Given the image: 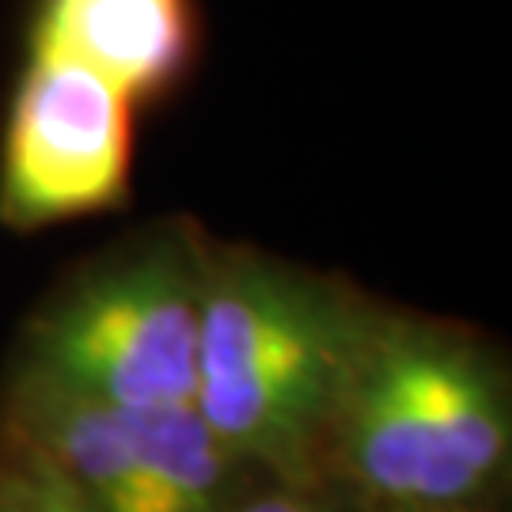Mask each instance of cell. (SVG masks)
<instances>
[{"label":"cell","mask_w":512,"mask_h":512,"mask_svg":"<svg viewBox=\"0 0 512 512\" xmlns=\"http://www.w3.org/2000/svg\"><path fill=\"white\" fill-rule=\"evenodd\" d=\"M31 54L88 69L141 110L190 73L198 54V4L38 0Z\"/></svg>","instance_id":"5b68a950"},{"label":"cell","mask_w":512,"mask_h":512,"mask_svg":"<svg viewBox=\"0 0 512 512\" xmlns=\"http://www.w3.org/2000/svg\"><path fill=\"white\" fill-rule=\"evenodd\" d=\"M376 296L209 236L194 410L243 471L323 486V440Z\"/></svg>","instance_id":"7a4b0ae2"},{"label":"cell","mask_w":512,"mask_h":512,"mask_svg":"<svg viewBox=\"0 0 512 512\" xmlns=\"http://www.w3.org/2000/svg\"><path fill=\"white\" fill-rule=\"evenodd\" d=\"M512 456L505 357L478 330L376 304L323 440L357 512L494 509Z\"/></svg>","instance_id":"6da1fadb"},{"label":"cell","mask_w":512,"mask_h":512,"mask_svg":"<svg viewBox=\"0 0 512 512\" xmlns=\"http://www.w3.org/2000/svg\"><path fill=\"white\" fill-rule=\"evenodd\" d=\"M137 107L80 65L35 57L0 141V220L35 232L110 213L129 198Z\"/></svg>","instance_id":"277c9868"},{"label":"cell","mask_w":512,"mask_h":512,"mask_svg":"<svg viewBox=\"0 0 512 512\" xmlns=\"http://www.w3.org/2000/svg\"><path fill=\"white\" fill-rule=\"evenodd\" d=\"M0 512H88L54 459L8 418H0Z\"/></svg>","instance_id":"8992f818"},{"label":"cell","mask_w":512,"mask_h":512,"mask_svg":"<svg viewBox=\"0 0 512 512\" xmlns=\"http://www.w3.org/2000/svg\"><path fill=\"white\" fill-rule=\"evenodd\" d=\"M228 512H357L349 509L330 486H285L258 482L247 497H239Z\"/></svg>","instance_id":"52a82bcc"},{"label":"cell","mask_w":512,"mask_h":512,"mask_svg":"<svg viewBox=\"0 0 512 512\" xmlns=\"http://www.w3.org/2000/svg\"><path fill=\"white\" fill-rule=\"evenodd\" d=\"M205 247L175 217L80 262L27 319L12 376L114 410L194 406Z\"/></svg>","instance_id":"3957f363"},{"label":"cell","mask_w":512,"mask_h":512,"mask_svg":"<svg viewBox=\"0 0 512 512\" xmlns=\"http://www.w3.org/2000/svg\"><path fill=\"white\" fill-rule=\"evenodd\" d=\"M452 512H497V509H452Z\"/></svg>","instance_id":"ba28073f"}]
</instances>
